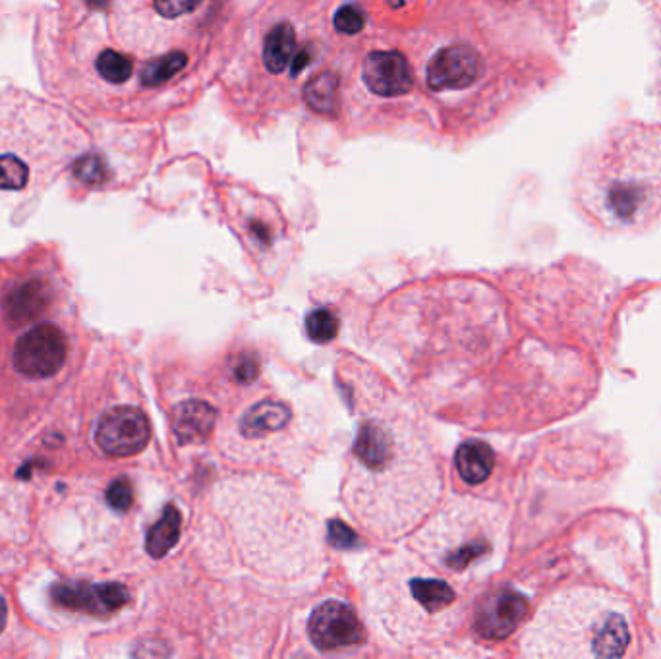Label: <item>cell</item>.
Here are the masks:
<instances>
[{"mask_svg": "<svg viewBox=\"0 0 661 659\" xmlns=\"http://www.w3.org/2000/svg\"><path fill=\"white\" fill-rule=\"evenodd\" d=\"M441 491L428 445L403 420H366L354 441L345 499L360 524L397 538L430 511Z\"/></svg>", "mask_w": 661, "mask_h": 659, "instance_id": "1", "label": "cell"}, {"mask_svg": "<svg viewBox=\"0 0 661 659\" xmlns=\"http://www.w3.org/2000/svg\"><path fill=\"white\" fill-rule=\"evenodd\" d=\"M575 194L605 230H642L661 217V122H623L586 147Z\"/></svg>", "mask_w": 661, "mask_h": 659, "instance_id": "2", "label": "cell"}, {"mask_svg": "<svg viewBox=\"0 0 661 659\" xmlns=\"http://www.w3.org/2000/svg\"><path fill=\"white\" fill-rule=\"evenodd\" d=\"M629 644L625 603L600 588H571L540 609L522 650L528 658L615 659L627 654Z\"/></svg>", "mask_w": 661, "mask_h": 659, "instance_id": "3", "label": "cell"}, {"mask_svg": "<svg viewBox=\"0 0 661 659\" xmlns=\"http://www.w3.org/2000/svg\"><path fill=\"white\" fill-rule=\"evenodd\" d=\"M70 126L58 109L37 99L0 97V192H24L33 180L62 171L82 144L51 147L45 140Z\"/></svg>", "mask_w": 661, "mask_h": 659, "instance_id": "4", "label": "cell"}, {"mask_svg": "<svg viewBox=\"0 0 661 659\" xmlns=\"http://www.w3.org/2000/svg\"><path fill=\"white\" fill-rule=\"evenodd\" d=\"M495 534V522L484 503L459 501L433 520L416 545L437 569L464 574L493 555Z\"/></svg>", "mask_w": 661, "mask_h": 659, "instance_id": "5", "label": "cell"}, {"mask_svg": "<svg viewBox=\"0 0 661 659\" xmlns=\"http://www.w3.org/2000/svg\"><path fill=\"white\" fill-rule=\"evenodd\" d=\"M457 602L455 590L441 578L410 573L401 582H393V613L383 615L397 632H418L439 627V621ZM391 629V631H393Z\"/></svg>", "mask_w": 661, "mask_h": 659, "instance_id": "6", "label": "cell"}, {"mask_svg": "<svg viewBox=\"0 0 661 659\" xmlns=\"http://www.w3.org/2000/svg\"><path fill=\"white\" fill-rule=\"evenodd\" d=\"M66 356V335L55 325H37L18 339L12 362L29 379H45L60 372Z\"/></svg>", "mask_w": 661, "mask_h": 659, "instance_id": "7", "label": "cell"}, {"mask_svg": "<svg viewBox=\"0 0 661 659\" xmlns=\"http://www.w3.org/2000/svg\"><path fill=\"white\" fill-rule=\"evenodd\" d=\"M151 439L149 420L140 408L116 406L97 424L95 441L103 453L126 459L142 453Z\"/></svg>", "mask_w": 661, "mask_h": 659, "instance_id": "8", "label": "cell"}, {"mask_svg": "<svg viewBox=\"0 0 661 659\" xmlns=\"http://www.w3.org/2000/svg\"><path fill=\"white\" fill-rule=\"evenodd\" d=\"M308 634L321 652L356 648L366 640V631L354 609L335 600L317 605L308 623Z\"/></svg>", "mask_w": 661, "mask_h": 659, "instance_id": "9", "label": "cell"}, {"mask_svg": "<svg viewBox=\"0 0 661 659\" xmlns=\"http://www.w3.org/2000/svg\"><path fill=\"white\" fill-rule=\"evenodd\" d=\"M482 74V57L468 45L441 49L428 64V86L433 91L466 89Z\"/></svg>", "mask_w": 661, "mask_h": 659, "instance_id": "10", "label": "cell"}, {"mask_svg": "<svg viewBox=\"0 0 661 659\" xmlns=\"http://www.w3.org/2000/svg\"><path fill=\"white\" fill-rule=\"evenodd\" d=\"M528 600L515 590H499L480 603L474 619L476 632L486 640H503L522 625Z\"/></svg>", "mask_w": 661, "mask_h": 659, "instance_id": "11", "label": "cell"}, {"mask_svg": "<svg viewBox=\"0 0 661 659\" xmlns=\"http://www.w3.org/2000/svg\"><path fill=\"white\" fill-rule=\"evenodd\" d=\"M53 600L66 609L84 611L89 615H113L130 602V590L122 584H57Z\"/></svg>", "mask_w": 661, "mask_h": 659, "instance_id": "12", "label": "cell"}, {"mask_svg": "<svg viewBox=\"0 0 661 659\" xmlns=\"http://www.w3.org/2000/svg\"><path fill=\"white\" fill-rule=\"evenodd\" d=\"M362 80L379 97H403L414 87V72L401 53L375 51L362 64Z\"/></svg>", "mask_w": 661, "mask_h": 659, "instance_id": "13", "label": "cell"}, {"mask_svg": "<svg viewBox=\"0 0 661 659\" xmlns=\"http://www.w3.org/2000/svg\"><path fill=\"white\" fill-rule=\"evenodd\" d=\"M292 420V412L285 402L259 401L246 410V414L238 422V431L244 439L259 441L269 439L288 428Z\"/></svg>", "mask_w": 661, "mask_h": 659, "instance_id": "14", "label": "cell"}, {"mask_svg": "<svg viewBox=\"0 0 661 659\" xmlns=\"http://www.w3.org/2000/svg\"><path fill=\"white\" fill-rule=\"evenodd\" d=\"M51 288L41 279H31L12 288L4 298V316L14 325H24L49 308Z\"/></svg>", "mask_w": 661, "mask_h": 659, "instance_id": "15", "label": "cell"}, {"mask_svg": "<svg viewBox=\"0 0 661 659\" xmlns=\"http://www.w3.org/2000/svg\"><path fill=\"white\" fill-rule=\"evenodd\" d=\"M217 410L203 401L180 402L174 410V435L180 445L202 443L215 428Z\"/></svg>", "mask_w": 661, "mask_h": 659, "instance_id": "16", "label": "cell"}, {"mask_svg": "<svg viewBox=\"0 0 661 659\" xmlns=\"http://www.w3.org/2000/svg\"><path fill=\"white\" fill-rule=\"evenodd\" d=\"M455 464H457V472H459L460 478L466 484L478 486V484L486 482L489 474L493 472L495 455H493L488 443L478 441V439H470V441H464L457 449Z\"/></svg>", "mask_w": 661, "mask_h": 659, "instance_id": "17", "label": "cell"}, {"mask_svg": "<svg viewBox=\"0 0 661 659\" xmlns=\"http://www.w3.org/2000/svg\"><path fill=\"white\" fill-rule=\"evenodd\" d=\"M182 528V515L174 505H167L161 518L149 528L145 549L153 559L165 557L173 549Z\"/></svg>", "mask_w": 661, "mask_h": 659, "instance_id": "18", "label": "cell"}, {"mask_svg": "<svg viewBox=\"0 0 661 659\" xmlns=\"http://www.w3.org/2000/svg\"><path fill=\"white\" fill-rule=\"evenodd\" d=\"M296 51V35L288 24H279L269 31L263 47V62L271 74H281Z\"/></svg>", "mask_w": 661, "mask_h": 659, "instance_id": "19", "label": "cell"}, {"mask_svg": "<svg viewBox=\"0 0 661 659\" xmlns=\"http://www.w3.org/2000/svg\"><path fill=\"white\" fill-rule=\"evenodd\" d=\"M306 105L319 115H333L339 105V76L321 72L304 86Z\"/></svg>", "mask_w": 661, "mask_h": 659, "instance_id": "20", "label": "cell"}, {"mask_svg": "<svg viewBox=\"0 0 661 659\" xmlns=\"http://www.w3.org/2000/svg\"><path fill=\"white\" fill-rule=\"evenodd\" d=\"M188 57L180 51H174L163 57L153 58L145 64L140 72V82L144 87H159L167 84L178 72L184 70Z\"/></svg>", "mask_w": 661, "mask_h": 659, "instance_id": "21", "label": "cell"}, {"mask_svg": "<svg viewBox=\"0 0 661 659\" xmlns=\"http://www.w3.org/2000/svg\"><path fill=\"white\" fill-rule=\"evenodd\" d=\"M306 331L314 343H329L339 333V317L327 308H317L306 317Z\"/></svg>", "mask_w": 661, "mask_h": 659, "instance_id": "22", "label": "cell"}, {"mask_svg": "<svg viewBox=\"0 0 661 659\" xmlns=\"http://www.w3.org/2000/svg\"><path fill=\"white\" fill-rule=\"evenodd\" d=\"M364 26H366V16L358 6L348 4L335 14V28L345 35H356Z\"/></svg>", "mask_w": 661, "mask_h": 659, "instance_id": "23", "label": "cell"}, {"mask_svg": "<svg viewBox=\"0 0 661 659\" xmlns=\"http://www.w3.org/2000/svg\"><path fill=\"white\" fill-rule=\"evenodd\" d=\"M107 501L115 511H128L134 503V488L126 478H118L107 489Z\"/></svg>", "mask_w": 661, "mask_h": 659, "instance_id": "24", "label": "cell"}, {"mask_svg": "<svg viewBox=\"0 0 661 659\" xmlns=\"http://www.w3.org/2000/svg\"><path fill=\"white\" fill-rule=\"evenodd\" d=\"M200 4H202V0H153L155 12L169 20L194 12Z\"/></svg>", "mask_w": 661, "mask_h": 659, "instance_id": "25", "label": "cell"}, {"mask_svg": "<svg viewBox=\"0 0 661 659\" xmlns=\"http://www.w3.org/2000/svg\"><path fill=\"white\" fill-rule=\"evenodd\" d=\"M329 542L339 549H352L358 545V536L339 520L329 522Z\"/></svg>", "mask_w": 661, "mask_h": 659, "instance_id": "26", "label": "cell"}, {"mask_svg": "<svg viewBox=\"0 0 661 659\" xmlns=\"http://www.w3.org/2000/svg\"><path fill=\"white\" fill-rule=\"evenodd\" d=\"M259 364L258 360L250 354L242 356L234 368V377L240 381V383H252L256 377H258Z\"/></svg>", "mask_w": 661, "mask_h": 659, "instance_id": "27", "label": "cell"}, {"mask_svg": "<svg viewBox=\"0 0 661 659\" xmlns=\"http://www.w3.org/2000/svg\"><path fill=\"white\" fill-rule=\"evenodd\" d=\"M646 12H648V18L652 22V31H654V39H656V45L660 47L661 51V0H638Z\"/></svg>", "mask_w": 661, "mask_h": 659, "instance_id": "28", "label": "cell"}, {"mask_svg": "<svg viewBox=\"0 0 661 659\" xmlns=\"http://www.w3.org/2000/svg\"><path fill=\"white\" fill-rule=\"evenodd\" d=\"M308 64V53L302 51L298 57L294 58V64H292V76H298V72H302Z\"/></svg>", "mask_w": 661, "mask_h": 659, "instance_id": "29", "label": "cell"}, {"mask_svg": "<svg viewBox=\"0 0 661 659\" xmlns=\"http://www.w3.org/2000/svg\"><path fill=\"white\" fill-rule=\"evenodd\" d=\"M6 621H8V607H6L4 598L0 596V632L4 631V627H6Z\"/></svg>", "mask_w": 661, "mask_h": 659, "instance_id": "30", "label": "cell"}, {"mask_svg": "<svg viewBox=\"0 0 661 659\" xmlns=\"http://www.w3.org/2000/svg\"><path fill=\"white\" fill-rule=\"evenodd\" d=\"M505 2H517V0H505Z\"/></svg>", "mask_w": 661, "mask_h": 659, "instance_id": "31", "label": "cell"}]
</instances>
